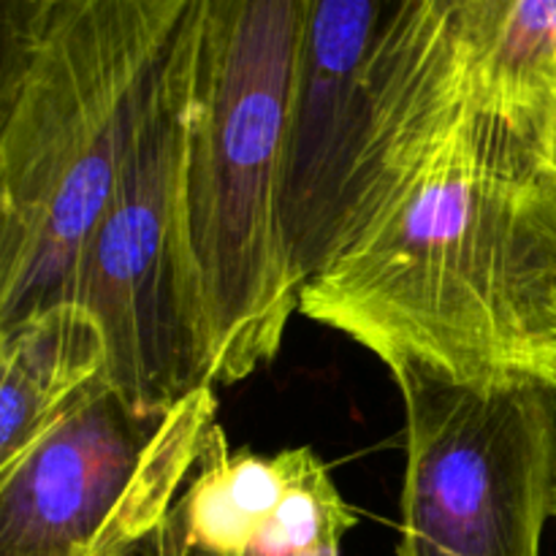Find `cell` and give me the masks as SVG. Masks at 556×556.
<instances>
[{
  "label": "cell",
  "instance_id": "4",
  "mask_svg": "<svg viewBox=\"0 0 556 556\" xmlns=\"http://www.w3.org/2000/svg\"><path fill=\"white\" fill-rule=\"evenodd\" d=\"M195 25L199 0L157 65L74 299L101 329L109 386L144 410L212 386L210 340L185 223Z\"/></svg>",
  "mask_w": 556,
  "mask_h": 556
},
{
  "label": "cell",
  "instance_id": "1",
  "mask_svg": "<svg viewBox=\"0 0 556 556\" xmlns=\"http://www.w3.org/2000/svg\"><path fill=\"white\" fill-rule=\"evenodd\" d=\"M299 313L386 367L556 389V174L467 98L448 0L391 3L340 242Z\"/></svg>",
  "mask_w": 556,
  "mask_h": 556
},
{
  "label": "cell",
  "instance_id": "9",
  "mask_svg": "<svg viewBox=\"0 0 556 556\" xmlns=\"http://www.w3.org/2000/svg\"><path fill=\"white\" fill-rule=\"evenodd\" d=\"M103 378L106 345L79 304H63L3 331L0 467L20 459Z\"/></svg>",
  "mask_w": 556,
  "mask_h": 556
},
{
  "label": "cell",
  "instance_id": "8",
  "mask_svg": "<svg viewBox=\"0 0 556 556\" xmlns=\"http://www.w3.org/2000/svg\"><path fill=\"white\" fill-rule=\"evenodd\" d=\"M356 525L313 448L231 451L217 427L150 554L340 556Z\"/></svg>",
  "mask_w": 556,
  "mask_h": 556
},
{
  "label": "cell",
  "instance_id": "2",
  "mask_svg": "<svg viewBox=\"0 0 556 556\" xmlns=\"http://www.w3.org/2000/svg\"><path fill=\"white\" fill-rule=\"evenodd\" d=\"M193 0H0V334L74 304Z\"/></svg>",
  "mask_w": 556,
  "mask_h": 556
},
{
  "label": "cell",
  "instance_id": "7",
  "mask_svg": "<svg viewBox=\"0 0 556 556\" xmlns=\"http://www.w3.org/2000/svg\"><path fill=\"white\" fill-rule=\"evenodd\" d=\"M391 0H309L286 147L282 223L299 288L334 255L372 125V58Z\"/></svg>",
  "mask_w": 556,
  "mask_h": 556
},
{
  "label": "cell",
  "instance_id": "3",
  "mask_svg": "<svg viewBox=\"0 0 556 556\" xmlns=\"http://www.w3.org/2000/svg\"><path fill=\"white\" fill-rule=\"evenodd\" d=\"M309 0H199L185 223L212 386L275 362L299 288L282 223Z\"/></svg>",
  "mask_w": 556,
  "mask_h": 556
},
{
  "label": "cell",
  "instance_id": "10",
  "mask_svg": "<svg viewBox=\"0 0 556 556\" xmlns=\"http://www.w3.org/2000/svg\"><path fill=\"white\" fill-rule=\"evenodd\" d=\"M554 519H556V505H554Z\"/></svg>",
  "mask_w": 556,
  "mask_h": 556
},
{
  "label": "cell",
  "instance_id": "5",
  "mask_svg": "<svg viewBox=\"0 0 556 556\" xmlns=\"http://www.w3.org/2000/svg\"><path fill=\"white\" fill-rule=\"evenodd\" d=\"M405 405L396 556H541L556 505V389L389 367Z\"/></svg>",
  "mask_w": 556,
  "mask_h": 556
},
{
  "label": "cell",
  "instance_id": "6",
  "mask_svg": "<svg viewBox=\"0 0 556 556\" xmlns=\"http://www.w3.org/2000/svg\"><path fill=\"white\" fill-rule=\"evenodd\" d=\"M217 427L212 386L144 410L98 380L0 467V556L150 552Z\"/></svg>",
  "mask_w": 556,
  "mask_h": 556
}]
</instances>
